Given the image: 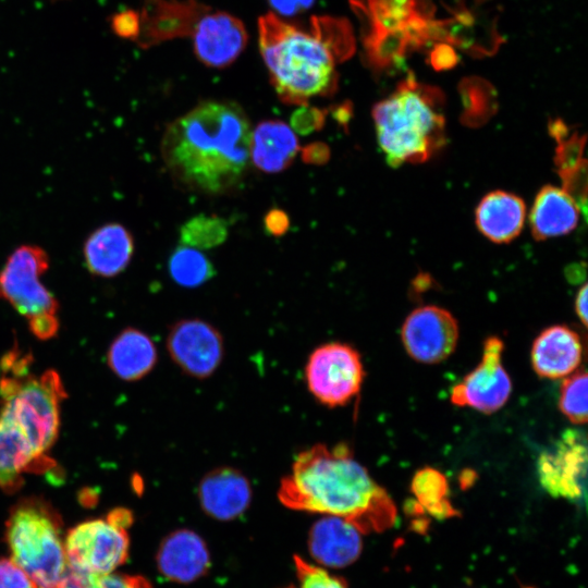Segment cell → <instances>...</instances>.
<instances>
[{
  "instance_id": "cell-24",
  "label": "cell",
  "mask_w": 588,
  "mask_h": 588,
  "mask_svg": "<svg viewBox=\"0 0 588 588\" xmlns=\"http://www.w3.org/2000/svg\"><path fill=\"white\" fill-rule=\"evenodd\" d=\"M412 492L419 505L438 518L450 517L456 513L448 499V480L434 468L426 467L415 474Z\"/></svg>"
},
{
  "instance_id": "cell-11",
  "label": "cell",
  "mask_w": 588,
  "mask_h": 588,
  "mask_svg": "<svg viewBox=\"0 0 588 588\" xmlns=\"http://www.w3.org/2000/svg\"><path fill=\"white\" fill-rule=\"evenodd\" d=\"M167 350L173 363L196 379L212 376L224 356L219 330L198 318L182 319L172 324L167 336Z\"/></svg>"
},
{
  "instance_id": "cell-9",
  "label": "cell",
  "mask_w": 588,
  "mask_h": 588,
  "mask_svg": "<svg viewBox=\"0 0 588 588\" xmlns=\"http://www.w3.org/2000/svg\"><path fill=\"white\" fill-rule=\"evenodd\" d=\"M365 377L359 353L346 343L317 346L305 365L311 395L330 408L347 404L360 390Z\"/></svg>"
},
{
  "instance_id": "cell-29",
  "label": "cell",
  "mask_w": 588,
  "mask_h": 588,
  "mask_svg": "<svg viewBox=\"0 0 588 588\" xmlns=\"http://www.w3.org/2000/svg\"><path fill=\"white\" fill-rule=\"evenodd\" d=\"M299 588H346L345 583L330 575L321 567L311 565L299 556H294Z\"/></svg>"
},
{
  "instance_id": "cell-36",
  "label": "cell",
  "mask_w": 588,
  "mask_h": 588,
  "mask_svg": "<svg viewBox=\"0 0 588 588\" xmlns=\"http://www.w3.org/2000/svg\"><path fill=\"white\" fill-rule=\"evenodd\" d=\"M587 284H584L576 296L575 299V310L583 324H587Z\"/></svg>"
},
{
  "instance_id": "cell-5",
  "label": "cell",
  "mask_w": 588,
  "mask_h": 588,
  "mask_svg": "<svg viewBox=\"0 0 588 588\" xmlns=\"http://www.w3.org/2000/svg\"><path fill=\"white\" fill-rule=\"evenodd\" d=\"M442 99L438 89L407 79L372 108L378 143L390 166L425 162L444 145Z\"/></svg>"
},
{
  "instance_id": "cell-6",
  "label": "cell",
  "mask_w": 588,
  "mask_h": 588,
  "mask_svg": "<svg viewBox=\"0 0 588 588\" xmlns=\"http://www.w3.org/2000/svg\"><path fill=\"white\" fill-rule=\"evenodd\" d=\"M62 525L57 510L39 497L17 501L5 520L10 559L37 588H58L69 569Z\"/></svg>"
},
{
  "instance_id": "cell-4",
  "label": "cell",
  "mask_w": 588,
  "mask_h": 588,
  "mask_svg": "<svg viewBox=\"0 0 588 588\" xmlns=\"http://www.w3.org/2000/svg\"><path fill=\"white\" fill-rule=\"evenodd\" d=\"M258 32L261 56L282 102L306 106L335 90L336 63L353 46L344 21L313 19L305 29L267 13L258 20Z\"/></svg>"
},
{
  "instance_id": "cell-8",
  "label": "cell",
  "mask_w": 588,
  "mask_h": 588,
  "mask_svg": "<svg viewBox=\"0 0 588 588\" xmlns=\"http://www.w3.org/2000/svg\"><path fill=\"white\" fill-rule=\"evenodd\" d=\"M133 513L115 507L105 517L84 520L64 535L69 568L93 575L113 573L128 558Z\"/></svg>"
},
{
  "instance_id": "cell-20",
  "label": "cell",
  "mask_w": 588,
  "mask_h": 588,
  "mask_svg": "<svg viewBox=\"0 0 588 588\" xmlns=\"http://www.w3.org/2000/svg\"><path fill=\"white\" fill-rule=\"evenodd\" d=\"M299 148L296 134L286 123L262 121L252 131L250 162L262 172L279 173L292 164Z\"/></svg>"
},
{
  "instance_id": "cell-1",
  "label": "cell",
  "mask_w": 588,
  "mask_h": 588,
  "mask_svg": "<svg viewBox=\"0 0 588 588\" xmlns=\"http://www.w3.org/2000/svg\"><path fill=\"white\" fill-rule=\"evenodd\" d=\"M252 131L241 106L207 100L167 126L161 157L181 186L211 196L230 194L247 174Z\"/></svg>"
},
{
  "instance_id": "cell-19",
  "label": "cell",
  "mask_w": 588,
  "mask_h": 588,
  "mask_svg": "<svg viewBox=\"0 0 588 588\" xmlns=\"http://www.w3.org/2000/svg\"><path fill=\"white\" fill-rule=\"evenodd\" d=\"M360 534L346 519L328 515L311 526L308 538L309 551L326 566H347L360 554Z\"/></svg>"
},
{
  "instance_id": "cell-2",
  "label": "cell",
  "mask_w": 588,
  "mask_h": 588,
  "mask_svg": "<svg viewBox=\"0 0 588 588\" xmlns=\"http://www.w3.org/2000/svg\"><path fill=\"white\" fill-rule=\"evenodd\" d=\"M30 362L14 350L0 365V490L7 493L20 489L26 473L57 467L47 452L58 437L66 392L57 371L34 373Z\"/></svg>"
},
{
  "instance_id": "cell-27",
  "label": "cell",
  "mask_w": 588,
  "mask_h": 588,
  "mask_svg": "<svg viewBox=\"0 0 588 588\" xmlns=\"http://www.w3.org/2000/svg\"><path fill=\"white\" fill-rule=\"evenodd\" d=\"M587 373L577 371L568 376L561 387L560 409L573 424L587 421Z\"/></svg>"
},
{
  "instance_id": "cell-3",
  "label": "cell",
  "mask_w": 588,
  "mask_h": 588,
  "mask_svg": "<svg viewBox=\"0 0 588 588\" xmlns=\"http://www.w3.org/2000/svg\"><path fill=\"white\" fill-rule=\"evenodd\" d=\"M278 499L291 510L344 518L360 532L385 529L396 514L387 491L345 443L301 451L280 481Z\"/></svg>"
},
{
  "instance_id": "cell-16",
  "label": "cell",
  "mask_w": 588,
  "mask_h": 588,
  "mask_svg": "<svg viewBox=\"0 0 588 588\" xmlns=\"http://www.w3.org/2000/svg\"><path fill=\"white\" fill-rule=\"evenodd\" d=\"M134 248L133 235L124 225L118 222L106 223L85 240L84 262L93 275L113 278L126 269Z\"/></svg>"
},
{
  "instance_id": "cell-37",
  "label": "cell",
  "mask_w": 588,
  "mask_h": 588,
  "mask_svg": "<svg viewBox=\"0 0 588 588\" xmlns=\"http://www.w3.org/2000/svg\"><path fill=\"white\" fill-rule=\"evenodd\" d=\"M351 109L347 106H340L336 109L332 111V114L334 119L338 121L339 124H341L343 127L347 128L346 125L348 123V120L351 118Z\"/></svg>"
},
{
  "instance_id": "cell-14",
  "label": "cell",
  "mask_w": 588,
  "mask_h": 588,
  "mask_svg": "<svg viewBox=\"0 0 588 588\" xmlns=\"http://www.w3.org/2000/svg\"><path fill=\"white\" fill-rule=\"evenodd\" d=\"M191 35L197 58L217 69L235 61L247 44V32L241 20L220 11H206Z\"/></svg>"
},
{
  "instance_id": "cell-28",
  "label": "cell",
  "mask_w": 588,
  "mask_h": 588,
  "mask_svg": "<svg viewBox=\"0 0 588 588\" xmlns=\"http://www.w3.org/2000/svg\"><path fill=\"white\" fill-rule=\"evenodd\" d=\"M566 135L556 139L558 147L555 149L554 163L558 173L573 170L587 162L583 155L586 136L574 133L566 138Z\"/></svg>"
},
{
  "instance_id": "cell-7",
  "label": "cell",
  "mask_w": 588,
  "mask_h": 588,
  "mask_svg": "<svg viewBox=\"0 0 588 588\" xmlns=\"http://www.w3.org/2000/svg\"><path fill=\"white\" fill-rule=\"evenodd\" d=\"M49 264L44 248L27 244L15 248L0 270V298L26 318L40 340L56 336L60 326L58 301L40 281Z\"/></svg>"
},
{
  "instance_id": "cell-10",
  "label": "cell",
  "mask_w": 588,
  "mask_h": 588,
  "mask_svg": "<svg viewBox=\"0 0 588 588\" xmlns=\"http://www.w3.org/2000/svg\"><path fill=\"white\" fill-rule=\"evenodd\" d=\"M503 342L497 336L483 343L478 366L452 388L451 402L485 414L499 411L507 402L512 382L502 364Z\"/></svg>"
},
{
  "instance_id": "cell-13",
  "label": "cell",
  "mask_w": 588,
  "mask_h": 588,
  "mask_svg": "<svg viewBox=\"0 0 588 588\" xmlns=\"http://www.w3.org/2000/svg\"><path fill=\"white\" fill-rule=\"evenodd\" d=\"M402 342L407 354L424 364L448 358L458 340V324L448 310L422 306L413 310L402 327Z\"/></svg>"
},
{
  "instance_id": "cell-17",
  "label": "cell",
  "mask_w": 588,
  "mask_h": 588,
  "mask_svg": "<svg viewBox=\"0 0 588 588\" xmlns=\"http://www.w3.org/2000/svg\"><path fill=\"white\" fill-rule=\"evenodd\" d=\"M583 348L580 336L574 330L566 326H552L534 341L531 364L542 378H564L580 365Z\"/></svg>"
},
{
  "instance_id": "cell-23",
  "label": "cell",
  "mask_w": 588,
  "mask_h": 588,
  "mask_svg": "<svg viewBox=\"0 0 588 588\" xmlns=\"http://www.w3.org/2000/svg\"><path fill=\"white\" fill-rule=\"evenodd\" d=\"M108 363L121 379L139 380L148 375L157 363L155 343L140 330L127 328L111 343Z\"/></svg>"
},
{
  "instance_id": "cell-25",
  "label": "cell",
  "mask_w": 588,
  "mask_h": 588,
  "mask_svg": "<svg viewBox=\"0 0 588 588\" xmlns=\"http://www.w3.org/2000/svg\"><path fill=\"white\" fill-rule=\"evenodd\" d=\"M169 272L179 285L197 287L212 279L216 270L210 259L199 249L181 244L170 256Z\"/></svg>"
},
{
  "instance_id": "cell-30",
  "label": "cell",
  "mask_w": 588,
  "mask_h": 588,
  "mask_svg": "<svg viewBox=\"0 0 588 588\" xmlns=\"http://www.w3.org/2000/svg\"><path fill=\"white\" fill-rule=\"evenodd\" d=\"M326 110L301 106L291 117V128L294 133L306 136L320 131L326 122Z\"/></svg>"
},
{
  "instance_id": "cell-21",
  "label": "cell",
  "mask_w": 588,
  "mask_h": 588,
  "mask_svg": "<svg viewBox=\"0 0 588 588\" xmlns=\"http://www.w3.org/2000/svg\"><path fill=\"white\" fill-rule=\"evenodd\" d=\"M580 208L563 188L543 186L531 207L529 221L531 233L538 241L565 235L578 223Z\"/></svg>"
},
{
  "instance_id": "cell-33",
  "label": "cell",
  "mask_w": 588,
  "mask_h": 588,
  "mask_svg": "<svg viewBox=\"0 0 588 588\" xmlns=\"http://www.w3.org/2000/svg\"><path fill=\"white\" fill-rule=\"evenodd\" d=\"M299 149L302 160L306 164L323 166L329 161L331 156L329 146L323 142H314Z\"/></svg>"
},
{
  "instance_id": "cell-26",
  "label": "cell",
  "mask_w": 588,
  "mask_h": 588,
  "mask_svg": "<svg viewBox=\"0 0 588 588\" xmlns=\"http://www.w3.org/2000/svg\"><path fill=\"white\" fill-rule=\"evenodd\" d=\"M226 221L217 215L199 213L180 228V243L196 249H210L225 242Z\"/></svg>"
},
{
  "instance_id": "cell-35",
  "label": "cell",
  "mask_w": 588,
  "mask_h": 588,
  "mask_svg": "<svg viewBox=\"0 0 588 588\" xmlns=\"http://www.w3.org/2000/svg\"><path fill=\"white\" fill-rule=\"evenodd\" d=\"M314 0H269L271 7L282 15H294L308 9Z\"/></svg>"
},
{
  "instance_id": "cell-34",
  "label": "cell",
  "mask_w": 588,
  "mask_h": 588,
  "mask_svg": "<svg viewBox=\"0 0 588 588\" xmlns=\"http://www.w3.org/2000/svg\"><path fill=\"white\" fill-rule=\"evenodd\" d=\"M264 224L269 234L281 236L285 234L290 228V218L284 210L272 208L266 213Z\"/></svg>"
},
{
  "instance_id": "cell-22",
  "label": "cell",
  "mask_w": 588,
  "mask_h": 588,
  "mask_svg": "<svg viewBox=\"0 0 588 588\" xmlns=\"http://www.w3.org/2000/svg\"><path fill=\"white\" fill-rule=\"evenodd\" d=\"M478 230L494 243H509L522 231L526 206L520 197L504 191L487 194L476 208Z\"/></svg>"
},
{
  "instance_id": "cell-38",
  "label": "cell",
  "mask_w": 588,
  "mask_h": 588,
  "mask_svg": "<svg viewBox=\"0 0 588 588\" xmlns=\"http://www.w3.org/2000/svg\"><path fill=\"white\" fill-rule=\"evenodd\" d=\"M287 588H295V587H287Z\"/></svg>"
},
{
  "instance_id": "cell-15",
  "label": "cell",
  "mask_w": 588,
  "mask_h": 588,
  "mask_svg": "<svg viewBox=\"0 0 588 588\" xmlns=\"http://www.w3.org/2000/svg\"><path fill=\"white\" fill-rule=\"evenodd\" d=\"M197 497L206 514L219 520H231L247 510L253 491L248 478L241 470L221 466L201 478Z\"/></svg>"
},
{
  "instance_id": "cell-18",
  "label": "cell",
  "mask_w": 588,
  "mask_h": 588,
  "mask_svg": "<svg viewBox=\"0 0 588 588\" xmlns=\"http://www.w3.org/2000/svg\"><path fill=\"white\" fill-rule=\"evenodd\" d=\"M157 564L167 578L177 583H191L207 571L209 553L204 540L196 532L179 529L161 542Z\"/></svg>"
},
{
  "instance_id": "cell-12",
  "label": "cell",
  "mask_w": 588,
  "mask_h": 588,
  "mask_svg": "<svg viewBox=\"0 0 588 588\" xmlns=\"http://www.w3.org/2000/svg\"><path fill=\"white\" fill-rule=\"evenodd\" d=\"M538 477L548 493L579 501L585 498L587 445L585 437L567 430L554 446L538 458Z\"/></svg>"
},
{
  "instance_id": "cell-32",
  "label": "cell",
  "mask_w": 588,
  "mask_h": 588,
  "mask_svg": "<svg viewBox=\"0 0 588 588\" xmlns=\"http://www.w3.org/2000/svg\"><path fill=\"white\" fill-rule=\"evenodd\" d=\"M0 588H37V586L11 559L0 558Z\"/></svg>"
},
{
  "instance_id": "cell-31",
  "label": "cell",
  "mask_w": 588,
  "mask_h": 588,
  "mask_svg": "<svg viewBox=\"0 0 588 588\" xmlns=\"http://www.w3.org/2000/svg\"><path fill=\"white\" fill-rule=\"evenodd\" d=\"M90 588H151L143 576L110 573L94 575Z\"/></svg>"
}]
</instances>
